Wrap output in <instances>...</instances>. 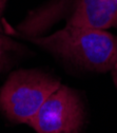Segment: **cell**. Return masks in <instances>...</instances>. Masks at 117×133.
<instances>
[{
  "instance_id": "obj_1",
  "label": "cell",
  "mask_w": 117,
  "mask_h": 133,
  "mask_svg": "<svg viewBox=\"0 0 117 133\" xmlns=\"http://www.w3.org/2000/svg\"><path fill=\"white\" fill-rule=\"evenodd\" d=\"M30 39L83 70L105 73L112 71L117 62V36L106 30L66 24L50 36Z\"/></svg>"
},
{
  "instance_id": "obj_2",
  "label": "cell",
  "mask_w": 117,
  "mask_h": 133,
  "mask_svg": "<svg viewBox=\"0 0 117 133\" xmlns=\"http://www.w3.org/2000/svg\"><path fill=\"white\" fill-rule=\"evenodd\" d=\"M63 18L68 25L99 30L117 28V0H54L30 13L17 30L24 37H37Z\"/></svg>"
},
{
  "instance_id": "obj_3",
  "label": "cell",
  "mask_w": 117,
  "mask_h": 133,
  "mask_svg": "<svg viewBox=\"0 0 117 133\" xmlns=\"http://www.w3.org/2000/svg\"><path fill=\"white\" fill-rule=\"evenodd\" d=\"M60 80L41 70H17L0 91V112L14 124L30 125L42 104L59 87Z\"/></svg>"
},
{
  "instance_id": "obj_4",
  "label": "cell",
  "mask_w": 117,
  "mask_h": 133,
  "mask_svg": "<svg viewBox=\"0 0 117 133\" xmlns=\"http://www.w3.org/2000/svg\"><path fill=\"white\" fill-rule=\"evenodd\" d=\"M85 119L80 96L72 88L60 85L42 104L29 126L36 133H79Z\"/></svg>"
},
{
  "instance_id": "obj_5",
  "label": "cell",
  "mask_w": 117,
  "mask_h": 133,
  "mask_svg": "<svg viewBox=\"0 0 117 133\" xmlns=\"http://www.w3.org/2000/svg\"><path fill=\"white\" fill-rule=\"evenodd\" d=\"M16 49V45L13 41L8 39L0 30V72H2L10 60V52Z\"/></svg>"
},
{
  "instance_id": "obj_6",
  "label": "cell",
  "mask_w": 117,
  "mask_h": 133,
  "mask_svg": "<svg viewBox=\"0 0 117 133\" xmlns=\"http://www.w3.org/2000/svg\"><path fill=\"white\" fill-rule=\"evenodd\" d=\"M112 75H113V79H114V82H115V86L117 88V62H116L115 66L112 70Z\"/></svg>"
},
{
  "instance_id": "obj_7",
  "label": "cell",
  "mask_w": 117,
  "mask_h": 133,
  "mask_svg": "<svg viewBox=\"0 0 117 133\" xmlns=\"http://www.w3.org/2000/svg\"><path fill=\"white\" fill-rule=\"evenodd\" d=\"M0 30H1V26H0Z\"/></svg>"
},
{
  "instance_id": "obj_8",
  "label": "cell",
  "mask_w": 117,
  "mask_h": 133,
  "mask_svg": "<svg viewBox=\"0 0 117 133\" xmlns=\"http://www.w3.org/2000/svg\"><path fill=\"white\" fill-rule=\"evenodd\" d=\"M0 1H1V0H0Z\"/></svg>"
}]
</instances>
